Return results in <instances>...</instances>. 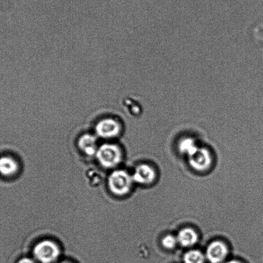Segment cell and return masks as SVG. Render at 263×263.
I'll return each instance as SVG.
<instances>
[{
	"instance_id": "6da1fadb",
	"label": "cell",
	"mask_w": 263,
	"mask_h": 263,
	"mask_svg": "<svg viewBox=\"0 0 263 263\" xmlns=\"http://www.w3.org/2000/svg\"><path fill=\"white\" fill-rule=\"evenodd\" d=\"M124 129L121 118L115 115H106L97 120L94 124L93 134L98 139L109 140L121 136Z\"/></svg>"
},
{
	"instance_id": "7a4b0ae2",
	"label": "cell",
	"mask_w": 263,
	"mask_h": 263,
	"mask_svg": "<svg viewBox=\"0 0 263 263\" xmlns=\"http://www.w3.org/2000/svg\"><path fill=\"white\" fill-rule=\"evenodd\" d=\"M95 157L101 167L114 170L121 164L123 159V153L118 145L107 142L99 145Z\"/></svg>"
},
{
	"instance_id": "3957f363",
	"label": "cell",
	"mask_w": 263,
	"mask_h": 263,
	"mask_svg": "<svg viewBox=\"0 0 263 263\" xmlns=\"http://www.w3.org/2000/svg\"><path fill=\"white\" fill-rule=\"evenodd\" d=\"M134 183L131 174L120 168L112 171L107 181L109 191L119 197L128 195Z\"/></svg>"
},
{
	"instance_id": "277c9868",
	"label": "cell",
	"mask_w": 263,
	"mask_h": 263,
	"mask_svg": "<svg viewBox=\"0 0 263 263\" xmlns=\"http://www.w3.org/2000/svg\"><path fill=\"white\" fill-rule=\"evenodd\" d=\"M60 246L50 239H43L37 242L32 250L34 259L40 263H54L61 255Z\"/></svg>"
},
{
	"instance_id": "5b68a950",
	"label": "cell",
	"mask_w": 263,
	"mask_h": 263,
	"mask_svg": "<svg viewBox=\"0 0 263 263\" xmlns=\"http://www.w3.org/2000/svg\"><path fill=\"white\" fill-rule=\"evenodd\" d=\"M188 159L191 167L198 172L208 171L213 162L210 152L205 147H198L193 155L188 157Z\"/></svg>"
},
{
	"instance_id": "8992f818",
	"label": "cell",
	"mask_w": 263,
	"mask_h": 263,
	"mask_svg": "<svg viewBox=\"0 0 263 263\" xmlns=\"http://www.w3.org/2000/svg\"><path fill=\"white\" fill-rule=\"evenodd\" d=\"M132 176L134 183L141 185L152 184L157 177L154 168L146 163L136 166Z\"/></svg>"
},
{
	"instance_id": "52a82bcc",
	"label": "cell",
	"mask_w": 263,
	"mask_h": 263,
	"mask_svg": "<svg viewBox=\"0 0 263 263\" xmlns=\"http://www.w3.org/2000/svg\"><path fill=\"white\" fill-rule=\"evenodd\" d=\"M228 254V247L224 242L214 241L206 248L205 257L210 263H221L226 259Z\"/></svg>"
},
{
	"instance_id": "ba28073f",
	"label": "cell",
	"mask_w": 263,
	"mask_h": 263,
	"mask_svg": "<svg viewBox=\"0 0 263 263\" xmlns=\"http://www.w3.org/2000/svg\"><path fill=\"white\" fill-rule=\"evenodd\" d=\"M98 139L93 133H85L79 137L78 147L87 157H95L99 146Z\"/></svg>"
},
{
	"instance_id": "9c48e42d",
	"label": "cell",
	"mask_w": 263,
	"mask_h": 263,
	"mask_svg": "<svg viewBox=\"0 0 263 263\" xmlns=\"http://www.w3.org/2000/svg\"><path fill=\"white\" fill-rule=\"evenodd\" d=\"M19 163L13 157L2 156L0 157V175L5 177H13L18 173Z\"/></svg>"
},
{
	"instance_id": "30bf717a",
	"label": "cell",
	"mask_w": 263,
	"mask_h": 263,
	"mask_svg": "<svg viewBox=\"0 0 263 263\" xmlns=\"http://www.w3.org/2000/svg\"><path fill=\"white\" fill-rule=\"evenodd\" d=\"M178 245L184 248L192 247L198 241V235L195 230L190 227L181 229L177 236Z\"/></svg>"
},
{
	"instance_id": "8fae6325",
	"label": "cell",
	"mask_w": 263,
	"mask_h": 263,
	"mask_svg": "<svg viewBox=\"0 0 263 263\" xmlns=\"http://www.w3.org/2000/svg\"><path fill=\"white\" fill-rule=\"evenodd\" d=\"M198 146L196 144L195 140L191 138H185L181 140L178 144V150L182 155L187 156V157H191L198 149Z\"/></svg>"
},
{
	"instance_id": "7c38bea8",
	"label": "cell",
	"mask_w": 263,
	"mask_h": 263,
	"mask_svg": "<svg viewBox=\"0 0 263 263\" xmlns=\"http://www.w3.org/2000/svg\"><path fill=\"white\" fill-rule=\"evenodd\" d=\"M205 259V255L198 250H190L186 252L183 257L184 263H204Z\"/></svg>"
},
{
	"instance_id": "4fadbf2b",
	"label": "cell",
	"mask_w": 263,
	"mask_h": 263,
	"mask_svg": "<svg viewBox=\"0 0 263 263\" xmlns=\"http://www.w3.org/2000/svg\"><path fill=\"white\" fill-rule=\"evenodd\" d=\"M163 248L167 250H173L175 249L176 247L178 245L177 236H173V235L168 234L166 235L162 239L161 241Z\"/></svg>"
},
{
	"instance_id": "5bb4252c",
	"label": "cell",
	"mask_w": 263,
	"mask_h": 263,
	"mask_svg": "<svg viewBox=\"0 0 263 263\" xmlns=\"http://www.w3.org/2000/svg\"><path fill=\"white\" fill-rule=\"evenodd\" d=\"M17 263H35V259L30 257H23Z\"/></svg>"
},
{
	"instance_id": "9a60e30c",
	"label": "cell",
	"mask_w": 263,
	"mask_h": 263,
	"mask_svg": "<svg viewBox=\"0 0 263 263\" xmlns=\"http://www.w3.org/2000/svg\"><path fill=\"white\" fill-rule=\"evenodd\" d=\"M226 263H241V262L238 261V260H229V261L226 262Z\"/></svg>"
},
{
	"instance_id": "2e32d148",
	"label": "cell",
	"mask_w": 263,
	"mask_h": 263,
	"mask_svg": "<svg viewBox=\"0 0 263 263\" xmlns=\"http://www.w3.org/2000/svg\"><path fill=\"white\" fill-rule=\"evenodd\" d=\"M58 263H72V262H70L69 261H66V260H65V261H61V262H58Z\"/></svg>"
}]
</instances>
